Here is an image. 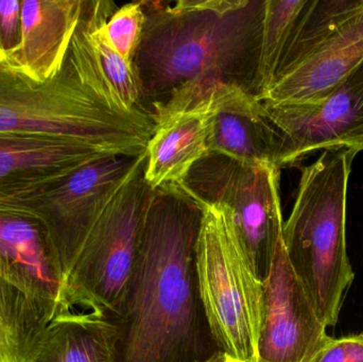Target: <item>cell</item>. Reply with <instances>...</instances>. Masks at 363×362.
<instances>
[{"mask_svg":"<svg viewBox=\"0 0 363 362\" xmlns=\"http://www.w3.org/2000/svg\"><path fill=\"white\" fill-rule=\"evenodd\" d=\"M201 217L200 204L180 185L151 191L138 264L118 319V362H200L211 355L194 273Z\"/></svg>","mask_w":363,"mask_h":362,"instance_id":"6da1fadb","label":"cell"},{"mask_svg":"<svg viewBox=\"0 0 363 362\" xmlns=\"http://www.w3.org/2000/svg\"><path fill=\"white\" fill-rule=\"evenodd\" d=\"M133 64L147 115L184 85L216 79L255 96L264 0L143 1ZM256 97V96H255Z\"/></svg>","mask_w":363,"mask_h":362,"instance_id":"7a4b0ae2","label":"cell"},{"mask_svg":"<svg viewBox=\"0 0 363 362\" xmlns=\"http://www.w3.org/2000/svg\"><path fill=\"white\" fill-rule=\"evenodd\" d=\"M155 130L151 117L128 110L108 82L83 11L55 78L36 82L0 64V133L60 136L108 154L136 157L146 152Z\"/></svg>","mask_w":363,"mask_h":362,"instance_id":"3957f363","label":"cell"},{"mask_svg":"<svg viewBox=\"0 0 363 362\" xmlns=\"http://www.w3.org/2000/svg\"><path fill=\"white\" fill-rule=\"evenodd\" d=\"M359 151L326 149L303 168L283 242L292 269L318 317L336 327L355 272L347 247V185Z\"/></svg>","mask_w":363,"mask_h":362,"instance_id":"277c9868","label":"cell"},{"mask_svg":"<svg viewBox=\"0 0 363 362\" xmlns=\"http://www.w3.org/2000/svg\"><path fill=\"white\" fill-rule=\"evenodd\" d=\"M200 205L194 273L209 335L217 350L235 361L257 362L264 281L230 208L222 204Z\"/></svg>","mask_w":363,"mask_h":362,"instance_id":"5b68a950","label":"cell"},{"mask_svg":"<svg viewBox=\"0 0 363 362\" xmlns=\"http://www.w3.org/2000/svg\"><path fill=\"white\" fill-rule=\"evenodd\" d=\"M146 152L89 232L66 278L65 306L119 319L140 253L143 221L152 189L144 179Z\"/></svg>","mask_w":363,"mask_h":362,"instance_id":"8992f818","label":"cell"},{"mask_svg":"<svg viewBox=\"0 0 363 362\" xmlns=\"http://www.w3.org/2000/svg\"><path fill=\"white\" fill-rule=\"evenodd\" d=\"M279 176L271 164L251 165L208 152L179 184L198 203L230 208L262 281L283 237Z\"/></svg>","mask_w":363,"mask_h":362,"instance_id":"52a82bcc","label":"cell"},{"mask_svg":"<svg viewBox=\"0 0 363 362\" xmlns=\"http://www.w3.org/2000/svg\"><path fill=\"white\" fill-rule=\"evenodd\" d=\"M140 157L106 155L51 182L0 199V206L33 215L44 223L66 280L87 235Z\"/></svg>","mask_w":363,"mask_h":362,"instance_id":"ba28073f","label":"cell"},{"mask_svg":"<svg viewBox=\"0 0 363 362\" xmlns=\"http://www.w3.org/2000/svg\"><path fill=\"white\" fill-rule=\"evenodd\" d=\"M262 104L274 131L279 169L313 151L342 147L363 151V63L319 99Z\"/></svg>","mask_w":363,"mask_h":362,"instance_id":"9c48e42d","label":"cell"},{"mask_svg":"<svg viewBox=\"0 0 363 362\" xmlns=\"http://www.w3.org/2000/svg\"><path fill=\"white\" fill-rule=\"evenodd\" d=\"M326 329L292 269L281 237L264 281L257 362H313L330 338Z\"/></svg>","mask_w":363,"mask_h":362,"instance_id":"30bf717a","label":"cell"},{"mask_svg":"<svg viewBox=\"0 0 363 362\" xmlns=\"http://www.w3.org/2000/svg\"><path fill=\"white\" fill-rule=\"evenodd\" d=\"M0 278L66 310L65 276L46 227L33 215L4 206H0Z\"/></svg>","mask_w":363,"mask_h":362,"instance_id":"8fae6325","label":"cell"},{"mask_svg":"<svg viewBox=\"0 0 363 362\" xmlns=\"http://www.w3.org/2000/svg\"><path fill=\"white\" fill-rule=\"evenodd\" d=\"M108 153L46 134L0 133V199L66 176Z\"/></svg>","mask_w":363,"mask_h":362,"instance_id":"7c38bea8","label":"cell"},{"mask_svg":"<svg viewBox=\"0 0 363 362\" xmlns=\"http://www.w3.org/2000/svg\"><path fill=\"white\" fill-rule=\"evenodd\" d=\"M84 0H21V43L6 67L36 82L55 78L65 63Z\"/></svg>","mask_w":363,"mask_h":362,"instance_id":"4fadbf2b","label":"cell"},{"mask_svg":"<svg viewBox=\"0 0 363 362\" xmlns=\"http://www.w3.org/2000/svg\"><path fill=\"white\" fill-rule=\"evenodd\" d=\"M207 145L208 152L241 163L274 165V131L264 104L239 85L218 89L209 108Z\"/></svg>","mask_w":363,"mask_h":362,"instance_id":"5bb4252c","label":"cell"},{"mask_svg":"<svg viewBox=\"0 0 363 362\" xmlns=\"http://www.w3.org/2000/svg\"><path fill=\"white\" fill-rule=\"evenodd\" d=\"M363 63V10L343 23L319 49L274 81L259 101L317 100L336 89Z\"/></svg>","mask_w":363,"mask_h":362,"instance_id":"9a60e30c","label":"cell"},{"mask_svg":"<svg viewBox=\"0 0 363 362\" xmlns=\"http://www.w3.org/2000/svg\"><path fill=\"white\" fill-rule=\"evenodd\" d=\"M118 319L65 310L48 325L29 362H118Z\"/></svg>","mask_w":363,"mask_h":362,"instance_id":"2e32d148","label":"cell"},{"mask_svg":"<svg viewBox=\"0 0 363 362\" xmlns=\"http://www.w3.org/2000/svg\"><path fill=\"white\" fill-rule=\"evenodd\" d=\"M209 111L168 117L155 125L146 148L144 179L151 189L181 184L196 162L208 153Z\"/></svg>","mask_w":363,"mask_h":362,"instance_id":"e0dca14e","label":"cell"},{"mask_svg":"<svg viewBox=\"0 0 363 362\" xmlns=\"http://www.w3.org/2000/svg\"><path fill=\"white\" fill-rule=\"evenodd\" d=\"M362 10L363 0H308L279 61L274 81L311 57Z\"/></svg>","mask_w":363,"mask_h":362,"instance_id":"ac0fdd59","label":"cell"},{"mask_svg":"<svg viewBox=\"0 0 363 362\" xmlns=\"http://www.w3.org/2000/svg\"><path fill=\"white\" fill-rule=\"evenodd\" d=\"M62 312L60 304L36 299L0 278V325L19 362H29L47 327Z\"/></svg>","mask_w":363,"mask_h":362,"instance_id":"d6986e66","label":"cell"},{"mask_svg":"<svg viewBox=\"0 0 363 362\" xmlns=\"http://www.w3.org/2000/svg\"><path fill=\"white\" fill-rule=\"evenodd\" d=\"M115 10L116 6L112 1H84L83 11L89 42L108 82L123 106L130 111L140 110V86L133 64L128 63L117 52L104 30L106 21Z\"/></svg>","mask_w":363,"mask_h":362,"instance_id":"ffe728a7","label":"cell"},{"mask_svg":"<svg viewBox=\"0 0 363 362\" xmlns=\"http://www.w3.org/2000/svg\"><path fill=\"white\" fill-rule=\"evenodd\" d=\"M308 0H264L255 96L266 93L277 76L279 61Z\"/></svg>","mask_w":363,"mask_h":362,"instance_id":"44dd1931","label":"cell"},{"mask_svg":"<svg viewBox=\"0 0 363 362\" xmlns=\"http://www.w3.org/2000/svg\"><path fill=\"white\" fill-rule=\"evenodd\" d=\"M145 23L146 14L143 1H135L117 8L104 25L111 44L128 63L132 64L133 61L142 40Z\"/></svg>","mask_w":363,"mask_h":362,"instance_id":"7402d4cb","label":"cell"},{"mask_svg":"<svg viewBox=\"0 0 363 362\" xmlns=\"http://www.w3.org/2000/svg\"><path fill=\"white\" fill-rule=\"evenodd\" d=\"M21 0H0V64L6 65L21 43Z\"/></svg>","mask_w":363,"mask_h":362,"instance_id":"603a6c76","label":"cell"},{"mask_svg":"<svg viewBox=\"0 0 363 362\" xmlns=\"http://www.w3.org/2000/svg\"><path fill=\"white\" fill-rule=\"evenodd\" d=\"M313 362H363V332L341 338L330 337Z\"/></svg>","mask_w":363,"mask_h":362,"instance_id":"cb8c5ba5","label":"cell"},{"mask_svg":"<svg viewBox=\"0 0 363 362\" xmlns=\"http://www.w3.org/2000/svg\"><path fill=\"white\" fill-rule=\"evenodd\" d=\"M0 362H19L14 346L1 325H0Z\"/></svg>","mask_w":363,"mask_h":362,"instance_id":"d4e9b609","label":"cell"},{"mask_svg":"<svg viewBox=\"0 0 363 362\" xmlns=\"http://www.w3.org/2000/svg\"><path fill=\"white\" fill-rule=\"evenodd\" d=\"M200 362H239L235 361L232 357L228 356L225 353L221 352V351L216 350L213 354L209 355L206 358L203 359Z\"/></svg>","mask_w":363,"mask_h":362,"instance_id":"484cf974","label":"cell"}]
</instances>
